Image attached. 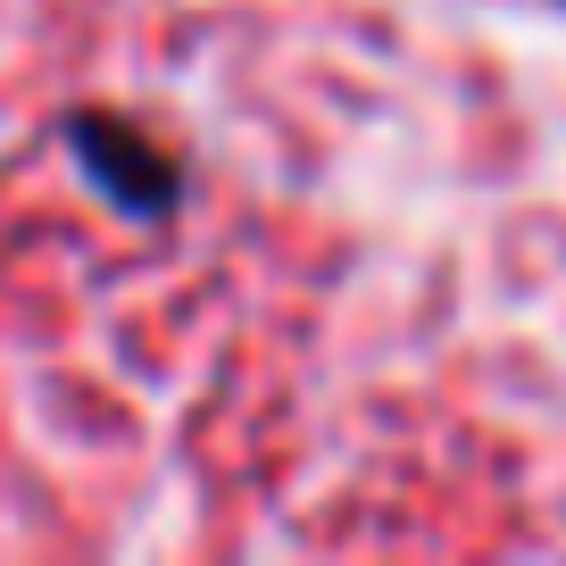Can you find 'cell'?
<instances>
[{
  "label": "cell",
  "mask_w": 566,
  "mask_h": 566,
  "mask_svg": "<svg viewBox=\"0 0 566 566\" xmlns=\"http://www.w3.org/2000/svg\"><path fill=\"white\" fill-rule=\"evenodd\" d=\"M67 159L84 167V184L134 226H159V217L184 209V167L176 150H159V134H142L134 117H108V108H75L59 125Z\"/></svg>",
  "instance_id": "1"
}]
</instances>
